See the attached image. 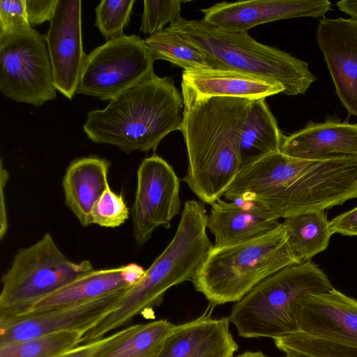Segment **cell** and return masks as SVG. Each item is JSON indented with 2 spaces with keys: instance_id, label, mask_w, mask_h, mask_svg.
Instances as JSON below:
<instances>
[{
  "instance_id": "5b68a950",
  "label": "cell",
  "mask_w": 357,
  "mask_h": 357,
  "mask_svg": "<svg viewBox=\"0 0 357 357\" xmlns=\"http://www.w3.org/2000/svg\"><path fill=\"white\" fill-rule=\"evenodd\" d=\"M167 29L199 48L213 68L231 70L259 76L279 83L284 94H304L317 77L308 63L278 48L255 40L248 31H230L203 19L180 17Z\"/></svg>"
},
{
  "instance_id": "6da1fadb",
  "label": "cell",
  "mask_w": 357,
  "mask_h": 357,
  "mask_svg": "<svg viewBox=\"0 0 357 357\" xmlns=\"http://www.w3.org/2000/svg\"><path fill=\"white\" fill-rule=\"evenodd\" d=\"M224 197L279 220L357 199V155L317 160L281 152L242 167Z\"/></svg>"
},
{
  "instance_id": "3957f363",
  "label": "cell",
  "mask_w": 357,
  "mask_h": 357,
  "mask_svg": "<svg viewBox=\"0 0 357 357\" xmlns=\"http://www.w3.org/2000/svg\"><path fill=\"white\" fill-rule=\"evenodd\" d=\"M183 118V98L173 77L154 74L110 100L105 108L90 111L83 130L94 143L126 153L155 151L168 134L181 131Z\"/></svg>"
},
{
  "instance_id": "9a60e30c",
  "label": "cell",
  "mask_w": 357,
  "mask_h": 357,
  "mask_svg": "<svg viewBox=\"0 0 357 357\" xmlns=\"http://www.w3.org/2000/svg\"><path fill=\"white\" fill-rule=\"evenodd\" d=\"M328 0H251L222 1L201 9L203 20L221 29L248 31L268 22L294 17H325Z\"/></svg>"
},
{
  "instance_id": "9c48e42d",
  "label": "cell",
  "mask_w": 357,
  "mask_h": 357,
  "mask_svg": "<svg viewBox=\"0 0 357 357\" xmlns=\"http://www.w3.org/2000/svg\"><path fill=\"white\" fill-rule=\"evenodd\" d=\"M274 342L289 357H357V300L335 288L307 296L297 331Z\"/></svg>"
},
{
  "instance_id": "ffe728a7",
  "label": "cell",
  "mask_w": 357,
  "mask_h": 357,
  "mask_svg": "<svg viewBox=\"0 0 357 357\" xmlns=\"http://www.w3.org/2000/svg\"><path fill=\"white\" fill-rule=\"evenodd\" d=\"M182 84L198 98L233 97L257 100L284 93L278 82L236 70L199 68L183 70Z\"/></svg>"
},
{
  "instance_id": "8fae6325",
  "label": "cell",
  "mask_w": 357,
  "mask_h": 357,
  "mask_svg": "<svg viewBox=\"0 0 357 357\" xmlns=\"http://www.w3.org/2000/svg\"><path fill=\"white\" fill-rule=\"evenodd\" d=\"M154 61L138 36L106 41L86 55L76 93L110 100L153 76Z\"/></svg>"
},
{
  "instance_id": "5bb4252c",
  "label": "cell",
  "mask_w": 357,
  "mask_h": 357,
  "mask_svg": "<svg viewBox=\"0 0 357 357\" xmlns=\"http://www.w3.org/2000/svg\"><path fill=\"white\" fill-rule=\"evenodd\" d=\"M126 292L79 305L0 320V346L65 331L86 333L114 310Z\"/></svg>"
},
{
  "instance_id": "4fadbf2b",
  "label": "cell",
  "mask_w": 357,
  "mask_h": 357,
  "mask_svg": "<svg viewBox=\"0 0 357 357\" xmlns=\"http://www.w3.org/2000/svg\"><path fill=\"white\" fill-rule=\"evenodd\" d=\"M45 36L52 64L54 86L72 100L86 55L82 33V1L58 0Z\"/></svg>"
},
{
  "instance_id": "1f68e13d",
  "label": "cell",
  "mask_w": 357,
  "mask_h": 357,
  "mask_svg": "<svg viewBox=\"0 0 357 357\" xmlns=\"http://www.w3.org/2000/svg\"><path fill=\"white\" fill-rule=\"evenodd\" d=\"M58 0H26V10L31 27L50 22Z\"/></svg>"
},
{
  "instance_id": "7a4b0ae2",
  "label": "cell",
  "mask_w": 357,
  "mask_h": 357,
  "mask_svg": "<svg viewBox=\"0 0 357 357\" xmlns=\"http://www.w3.org/2000/svg\"><path fill=\"white\" fill-rule=\"evenodd\" d=\"M181 89V131L188 158L183 181L201 202L211 205L224 197L241 169V135L252 100L198 98L182 83Z\"/></svg>"
},
{
  "instance_id": "603a6c76",
  "label": "cell",
  "mask_w": 357,
  "mask_h": 357,
  "mask_svg": "<svg viewBox=\"0 0 357 357\" xmlns=\"http://www.w3.org/2000/svg\"><path fill=\"white\" fill-rule=\"evenodd\" d=\"M284 137L265 98L252 100L241 135V169L264 156L281 152Z\"/></svg>"
},
{
  "instance_id": "ac0fdd59",
  "label": "cell",
  "mask_w": 357,
  "mask_h": 357,
  "mask_svg": "<svg viewBox=\"0 0 357 357\" xmlns=\"http://www.w3.org/2000/svg\"><path fill=\"white\" fill-rule=\"evenodd\" d=\"M144 272L143 267L135 263L118 268L93 270L40 300L24 316L74 306L126 292L143 276Z\"/></svg>"
},
{
  "instance_id": "44dd1931",
  "label": "cell",
  "mask_w": 357,
  "mask_h": 357,
  "mask_svg": "<svg viewBox=\"0 0 357 357\" xmlns=\"http://www.w3.org/2000/svg\"><path fill=\"white\" fill-rule=\"evenodd\" d=\"M280 222L257 208L236 201L222 199L211 204L207 229L221 248L249 241L276 228Z\"/></svg>"
},
{
  "instance_id": "836d02e7",
  "label": "cell",
  "mask_w": 357,
  "mask_h": 357,
  "mask_svg": "<svg viewBox=\"0 0 357 357\" xmlns=\"http://www.w3.org/2000/svg\"><path fill=\"white\" fill-rule=\"evenodd\" d=\"M1 210H0V238L2 239L8 229V219L6 205L4 204V188L6 185L9 174L3 168L2 160H1Z\"/></svg>"
},
{
  "instance_id": "f546056e",
  "label": "cell",
  "mask_w": 357,
  "mask_h": 357,
  "mask_svg": "<svg viewBox=\"0 0 357 357\" xmlns=\"http://www.w3.org/2000/svg\"><path fill=\"white\" fill-rule=\"evenodd\" d=\"M129 214L123 195L114 192L109 186L92 208V224L107 228L119 227L129 218Z\"/></svg>"
},
{
  "instance_id": "4dcf8cb0",
  "label": "cell",
  "mask_w": 357,
  "mask_h": 357,
  "mask_svg": "<svg viewBox=\"0 0 357 357\" xmlns=\"http://www.w3.org/2000/svg\"><path fill=\"white\" fill-rule=\"evenodd\" d=\"M31 26L26 10V0L0 1V38Z\"/></svg>"
},
{
  "instance_id": "7c38bea8",
  "label": "cell",
  "mask_w": 357,
  "mask_h": 357,
  "mask_svg": "<svg viewBox=\"0 0 357 357\" xmlns=\"http://www.w3.org/2000/svg\"><path fill=\"white\" fill-rule=\"evenodd\" d=\"M179 192L180 180L165 160L154 153L141 162L131 209L132 236L138 247L150 239L156 228H170L181 211Z\"/></svg>"
},
{
  "instance_id": "277c9868",
  "label": "cell",
  "mask_w": 357,
  "mask_h": 357,
  "mask_svg": "<svg viewBox=\"0 0 357 357\" xmlns=\"http://www.w3.org/2000/svg\"><path fill=\"white\" fill-rule=\"evenodd\" d=\"M207 218L202 202H185L172 241L106 317L110 327H121L139 313L160 305L169 289L192 280L213 247L206 232Z\"/></svg>"
},
{
  "instance_id": "74e56055",
  "label": "cell",
  "mask_w": 357,
  "mask_h": 357,
  "mask_svg": "<svg viewBox=\"0 0 357 357\" xmlns=\"http://www.w3.org/2000/svg\"><path fill=\"white\" fill-rule=\"evenodd\" d=\"M286 357H289V356H286Z\"/></svg>"
},
{
  "instance_id": "f1b7e54d",
  "label": "cell",
  "mask_w": 357,
  "mask_h": 357,
  "mask_svg": "<svg viewBox=\"0 0 357 357\" xmlns=\"http://www.w3.org/2000/svg\"><path fill=\"white\" fill-rule=\"evenodd\" d=\"M180 0H144L140 31L154 35L163 31L167 24H172L181 16Z\"/></svg>"
},
{
  "instance_id": "30bf717a",
  "label": "cell",
  "mask_w": 357,
  "mask_h": 357,
  "mask_svg": "<svg viewBox=\"0 0 357 357\" xmlns=\"http://www.w3.org/2000/svg\"><path fill=\"white\" fill-rule=\"evenodd\" d=\"M0 91L40 107L56 97L45 36L33 27L0 38Z\"/></svg>"
},
{
  "instance_id": "484cf974",
  "label": "cell",
  "mask_w": 357,
  "mask_h": 357,
  "mask_svg": "<svg viewBox=\"0 0 357 357\" xmlns=\"http://www.w3.org/2000/svg\"><path fill=\"white\" fill-rule=\"evenodd\" d=\"M144 42L155 61L165 60L183 70L213 68L211 61L199 48L167 28L144 39Z\"/></svg>"
},
{
  "instance_id": "52a82bcc",
  "label": "cell",
  "mask_w": 357,
  "mask_h": 357,
  "mask_svg": "<svg viewBox=\"0 0 357 357\" xmlns=\"http://www.w3.org/2000/svg\"><path fill=\"white\" fill-rule=\"evenodd\" d=\"M333 287L318 265L307 262L287 266L267 278L234 305L228 319L245 338H281L298 327L301 301Z\"/></svg>"
},
{
  "instance_id": "83f0119b",
  "label": "cell",
  "mask_w": 357,
  "mask_h": 357,
  "mask_svg": "<svg viewBox=\"0 0 357 357\" xmlns=\"http://www.w3.org/2000/svg\"><path fill=\"white\" fill-rule=\"evenodd\" d=\"M135 2V0H103L96 7L95 25L106 41L123 35Z\"/></svg>"
},
{
  "instance_id": "e575fe53",
  "label": "cell",
  "mask_w": 357,
  "mask_h": 357,
  "mask_svg": "<svg viewBox=\"0 0 357 357\" xmlns=\"http://www.w3.org/2000/svg\"><path fill=\"white\" fill-rule=\"evenodd\" d=\"M104 340L105 337L93 342L79 345L57 357H91L102 344Z\"/></svg>"
},
{
  "instance_id": "4316f807",
  "label": "cell",
  "mask_w": 357,
  "mask_h": 357,
  "mask_svg": "<svg viewBox=\"0 0 357 357\" xmlns=\"http://www.w3.org/2000/svg\"><path fill=\"white\" fill-rule=\"evenodd\" d=\"M84 333L65 331L0 346V357H57L81 344Z\"/></svg>"
},
{
  "instance_id": "d590c367",
  "label": "cell",
  "mask_w": 357,
  "mask_h": 357,
  "mask_svg": "<svg viewBox=\"0 0 357 357\" xmlns=\"http://www.w3.org/2000/svg\"><path fill=\"white\" fill-rule=\"evenodd\" d=\"M338 9L357 20V0H342L336 3Z\"/></svg>"
},
{
  "instance_id": "d6986e66",
  "label": "cell",
  "mask_w": 357,
  "mask_h": 357,
  "mask_svg": "<svg viewBox=\"0 0 357 357\" xmlns=\"http://www.w3.org/2000/svg\"><path fill=\"white\" fill-rule=\"evenodd\" d=\"M281 153L305 160L357 155V123L342 122L336 116H328L324 122L310 121L284 137Z\"/></svg>"
},
{
  "instance_id": "e0dca14e",
  "label": "cell",
  "mask_w": 357,
  "mask_h": 357,
  "mask_svg": "<svg viewBox=\"0 0 357 357\" xmlns=\"http://www.w3.org/2000/svg\"><path fill=\"white\" fill-rule=\"evenodd\" d=\"M228 317L213 319L211 313L174 325L158 357H232L238 349Z\"/></svg>"
},
{
  "instance_id": "d4e9b609",
  "label": "cell",
  "mask_w": 357,
  "mask_h": 357,
  "mask_svg": "<svg viewBox=\"0 0 357 357\" xmlns=\"http://www.w3.org/2000/svg\"><path fill=\"white\" fill-rule=\"evenodd\" d=\"M282 224L298 264L326 250L333 234L324 211L293 215L284 218Z\"/></svg>"
},
{
  "instance_id": "d6a6232c",
  "label": "cell",
  "mask_w": 357,
  "mask_h": 357,
  "mask_svg": "<svg viewBox=\"0 0 357 357\" xmlns=\"http://www.w3.org/2000/svg\"><path fill=\"white\" fill-rule=\"evenodd\" d=\"M333 234L357 236V206L330 220Z\"/></svg>"
},
{
  "instance_id": "2e32d148",
  "label": "cell",
  "mask_w": 357,
  "mask_h": 357,
  "mask_svg": "<svg viewBox=\"0 0 357 357\" xmlns=\"http://www.w3.org/2000/svg\"><path fill=\"white\" fill-rule=\"evenodd\" d=\"M316 38L338 98L349 114L357 116V20L323 17Z\"/></svg>"
},
{
  "instance_id": "ba28073f",
  "label": "cell",
  "mask_w": 357,
  "mask_h": 357,
  "mask_svg": "<svg viewBox=\"0 0 357 357\" xmlns=\"http://www.w3.org/2000/svg\"><path fill=\"white\" fill-rule=\"evenodd\" d=\"M86 259L71 261L45 234L36 243L18 250L1 278L0 320L26 314L38 301L93 271Z\"/></svg>"
},
{
  "instance_id": "7402d4cb",
  "label": "cell",
  "mask_w": 357,
  "mask_h": 357,
  "mask_svg": "<svg viewBox=\"0 0 357 357\" xmlns=\"http://www.w3.org/2000/svg\"><path fill=\"white\" fill-rule=\"evenodd\" d=\"M110 165L106 159L89 156L74 160L66 171L62 181L65 204L84 227L92 224V208L109 186Z\"/></svg>"
},
{
  "instance_id": "8992f818",
  "label": "cell",
  "mask_w": 357,
  "mask_h": 357,
  "mask_svg": "<svg viewBox=\"0 0 357 357\" xmlns=\"http://www.w3.org/2000/svg\"><path fill=\"white\" fill-rule=\"evenodd\" d=\"M298 264L282 224L262 236L213 248L192 279L213 306L238 302L261 282Z\"/></svg>"
},
{
  "instance_id": "8d00e7d4",
  "label": "cell",
  "mask_w": 357,
  "mask_h": 357,
  "mask_svg": "<svg viewBox=\"0 0 357 357\" xmlns=\"http://www.w3.org/2000/svg\"><path fill=\"white\" fill-rule=\"evenodd\" d=\"M237 357H267V356H265L263 353H261L260 351H256V352L246 351V352L238 356Z\"/></svg>"
},
{
  "instance_id": "cb8c5ba5",
  "label": "cell",
  "mask_w": 357,
  "mask_h": 357,
  "mask_svg": "<svg viewBox=\"0 0 357 357\" xmlns=\"http://www.w3.org/2000/svg\"><path fill=\"white\" fill-rule=\"evenodd\" d=\"M174 326L166 319L130 326L105 337L91 357H158Z\"/></svg>"
}]
</instances>
